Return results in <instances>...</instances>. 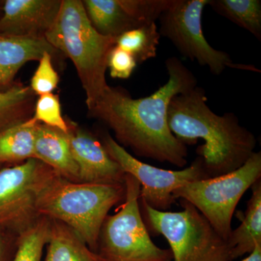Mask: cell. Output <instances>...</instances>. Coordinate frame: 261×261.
Listing matches in <instances>:
<instances>
[{
	"mask_svg": "<svg viewBox=\"0 0 261 261\" xmlns=\"http://www.w3.org/2000/svg\"><path fill=\"white\" fill-rule=\"evenodd\" d=\"M107 65L112 78L127 80L137 68V63L132 55L115 45L108 56Z\"/></svg>",
	"mask_w": 261,
	"mask_h": 261,
	"instance_id": "obj_25",
	"label": "cell"
},
{
	"mask_svg": "<svg viewBox=\"0 0 261 261\" xmlns=\"http://www.w3.org/2000/svg\"><path fill=\"white\" fill-rule=\"evenodd\" d=\"M207 101L205 89L198 86L174 96L168 106V124L171 133L185 145L204 141L196 152L207 178L243 166L255 152L256 139L240 125L234 113L219 116L211 111Z\"/></svg>",
	"mask_w": 261,
	"mask_h": 261,
	"instance_id": "obj_2",
	"label": "cell"
},
{
	"mask_svg": "<svg viewBox=\"0 0 261 261\" xmlns=\"http://www.w3.org/2000/svg\"><path fill=\"white\" fill-rule=\"evenodd\" d=\"M161 37L153 22L123 33L116 38V46L132 55L138 64L155 58Z\"/></svg>",
	"mask_w": 261,
	"mask_h": 261,
	"instance_id": "obj_20",
	"label": "cell"
},
{
	"mask_svg": "<svg viewBox=\"0 0 261 261\" xmlns=\"http://www.w3.org/2000/svg\"><path fill=\"white\" fill-rule=\"evenodd\" d=\"M18 238L0 235V261H13Z\"/></svg>",
	"mask_w": 261,
	"mask_h": 261,
	"instance_id": "obj_26",
	"label": "cell"
},
{
	"mask_svg": "<svg viewBox=\"0 0 261 261\" xmlns=\"http://www.w3.org/2000/svg\"><path fill=\"white\" fill-rule=\"evenodd\" d=\"M124 197V183H76L57 175L39 195L37 211L40 216L69 226L97 252L103 222Z\"/></svg>",
	"mask_w": 261,
	"mask_h": 261,
	"instance_id": "obj_4",
	"label": "cell"
},
{
	"mask_svg": "<svg viewBox=\"0 0 261 261\" xmlns=\"http://www.w3.org/2000/svg\"><path fill=\"white\" fill-rule=\"evenodd\" d=\"M261 179V152H255L241 167L214 178L190 182L173 192L176 200L195 206L217 232L227 240L237 206L252 185Z\"/></svg>",
	"mask_w": 261,
	"mask_h": 261,
	"instance_id": "obj_7",
	"label": "cell"
},
{
	"mask_svg": "<svg viewBox=\"0 0 261 261\" xmlns=\"http://www.w3.org/2000/svg\"><path fill=\"white\" fill-rule=\"evenodd\" d=\"M165 64L168 82L154 93L133 99L125 89L109 86L89 111L113 130L120 145L136 155L182 168L187 164L188 149L168 127V106L174 96L197 87V80L176 57Z\"/></svg>",
	"mask_w": 261,
	"mask_h": 261,
	"instance_id": "obj_1",
	"label": "cell"
},
{
	"mask_svg": "<svg viewBox=\"0 0 261 261\" xmlns=\"http://www.w3.org/2000/svg\"><path fill=\"white\" fill-rule=\"evenodd\" d=\"M181 200L178 212L154 210L140 200L148 231L167 240L172 261H232L231 249L195 206Z\"/></svg>",
	"mask_w": 261,
	"mask_h": 261,
	"instance_id": "obj_5",
	"label": "cell"
},
{
	"mask_svg": "<svg viewBox=\"0 0 261 261\" xmlns=\"http://www.w3.org/2000/svg\"><path fill=\"white\" fill-rule=\"evenodd\" d=\"M252 195L245 213L239 212L241 224L232 229L227 241L231 249V259L238 258L253 251L261 244V179L251 187Z\"/></svg>",
	"mask_w": 261,
	"mask_h": 261,
	"instance_id": "obj_16",
	"label": "cell"
},
{
	"mask_svg": "<svg viewBox=\"0 0 261 261\" xmlns=\"http://www.w3.org/2000/svg\"><path fill=\"white\" fill-rule=\"evenodd\" d=\"M37 123L31 118L0 129V166L35 159L34 142Z\"/></svg>",
	"mask_w": 261,
	"mask_h": 261,
	"instance_id": "obj_18",
	"label": "cell"
},
{
	"mask_svg": "<svg viewBox=\"0 0 261 261\" xmlns=\"http://www.w3.org/2000/svg\"><path fill=\"white\" fill-rule=\"evenodd\" d=\"M208 3L209 0H172L159 19L161 36L169 39L185 58L207 66L212 74L221 75L226 68L260 73L254 65L233 63L228 53L215 49L207 42L202 17Z\"/></svg>",
	"mask_w": 261,
	"mask_h": 261,
	"instance_id": "obj_9",
	"label": "cell"
},
{
	"mask_svg": "<svg viewBox=\"0 0 261 261\" xmlns=\"http://www.w3.org/2000/svg\"><path fill=\"white\" fill-rule=\"evenodd\" d=\"M124 187L121 205L100 228L97 253L106 261H172L171 250L154 243L142 219L140 183L126 173Z\"/></svg>",
	"mask_w": 261,
	"mask_h": 261,
	"instance_id": "obj_6",
	"label": "cell"
},
{
	"mask_svg": "<svg viewBox=\"0 0 261 261\" xmlns=\"http://www.w3.org/2000/svg\"><path fill=\"white\" fill-rule=\"evenodd\" d=\"M57 175L36 159L0 169V235L18 238L37 222L38 199Z\"/></svg>",
	"mask_w": 261,
	"mask_h": 261,
	"instance_id": "obj_8",
	"label": "cell"
},
{
	"mask_svg": "<svg viewBox=\"0 0 261 261\" xmlns=\"http://www.w3.org/2000/svg\"><path fill=\"white\" fill-rule=\"evenodd\" d=\"M51 220L41 216L32 227L17 240L13 261H42L43 251L50 233Z\"/></svg>",
	"mask_w": 261,
	"mask_h": 261,
	"instance_id": "obj_22",
	"label": "cell"
},
{
	"mask_svg": "<svg viewBox=\"0 0 261 261\" xmlns=\"http://www.w3.org/2000/svg\"><path fill=\"white\" fill-rule=\"evenodd\" d=\"M44 37L73 62L90 109L109 87L106 78L108 58L116 38L102 35L94 28L80 0H62L56 21Z\"/></svg>",
	"mask_w": 261,
	"mask_h": 261,
	"instance_id": "obj_3",
	"label": "cell"
},
{
	"mask_svg": "<svg viewBox=\"0 0 261 261\" xmlns=\"http://www.w3.org/2000/svg\"><path fill=\"white\" fill-rule=\"evenodd\" d=\"M62 0H6L0 34L44 37L61 9Z\"/></svg>",
	"mask_w": 261,
	"mask_h": 261,
	"instance_id": "obj_13",
	"label": "cell"
},
{
	"mask_svg": "<svg viewBox=\"0 0 261 261\" xmlns=\"http://www.w3.org/2000/svg\"><path fill=\"white\" fill-rule=\"evenodd\" d=\"M34 155L61 177L81 183L80 171L72 155L68 132L37 123Z\"/></svg>",
	"mask_w": 261,
	"mask_h": 261,
	"instance_id": "obj_15",
	"label": "cell"
},
{
	"mask_svg": "<svg viewBox=\"0 0 261 261\" xmlns=\"http://www.w3.org/2000/svg\"><path fill=\"white\" fill-rule=\"evenodd\" d=\"M53 56L45 53L39 61V66L31 80L30 88L35 95L50 94L58 87L60 78L51 63Z\"/></svg>",
	"mask_w": 261,
	"mask_h": 261,
	"instance_id": "obj_24",
	"label": "cell"
},
{
	"mask_svg": "<svg viewBox=\"0 0 261 261\" xmlns=\"http://www.w3.org/2000/svg\"><path fill=\"white\" fill-rule=\"evenodd\" d=\"M91 23L99 34L116 38L127 31L153 23L172 0H85Z\"/></svg>",
	"mask_w": 261,
	"mask_h": 261,
	"instance_id": "obj_11",
	"label": "cell"
},
{
	"mask_svg": "<svg viewBox=\"0 0 261 261\" xmlns=\"http://www.w3.org/2000/svg\"><path fill=\"white\" fill-rule=\"evenodd\" d=\"M243 261H261V244H257L253 251Z\"/></svg>",
	"mask_w": 261,
	"mask_h": 261,
	"instance_id": "obj_27",
	"label": "cell"
},
{
	"mask_svg": "<svg viewBox=\"0 0 261 261\" xmlns=\"http://www.w3.org/2000/svg\"><path fill=\"white\" fill-rule=\"evenodd\" d=\"M31 120L51 128L68 132V122L62 116L59 96L53 93L39 96Z\"/></svg>",
	"mask_w": 261,
	"mask_h": 261,
	"instance_id": "obj_23",
	"label": "cell"
},
{
	"mask_svg": "<svg viewBox=\"0 0 261 261\" xmlns=\"http://www.w3.org/2000/svg\"><path fill=\"white\" fill-rule=\"evenodd\" d=\"M102 143L124 173L140 183V200L154 210L168 211L176 200L173 195L175 190L190 182L207 178L200 157L196 158L188 167L173 171L157 168L136 159L109 133L103 135Z\"/></svg>",
	"mask_w": 261,
	"mask_h": 261,
	"instance_id": "obj_10",
	"label": "cell"
},
{
	"mask_svg": "<svg viewBox=\"0 0 261 261\" xmlns=\"http://www.w3.org/2000/svg\"><path fill=\"white\" fill-rule=\"evenodd\" d=\"M45 53L59 51L44 37L0 34V86L10 87L25 63L39 61Z\"/></svg>",
	"mask_w": 261,
	"mask_h": 261,
	"instance_id": "obj_14",
	"label": "cell"
},
{
	"mask_svg": "<svg viewBox=\"0 0 261 261\" xmlns=\"http://www.w3.org/2000/svg\"><path fill=\"white\" fill-rule=\"evenodd\" d=\"M70 150L81 183L123 184L126 173L109 155L102 142L73 122H68Z\"/></svg>",
	"mask_w": 261,
	"mask_h": 261,
	"instance_id": "obj_12",
	"label": "cell"
},
{
	"mask_svg": "<svg viewBox=\"0 0 261 261\" xmlns=\"http://www.w3.org/2000/svg\"><path fill=\"white\" fill-rule=\"evenodd\" d=\"M51 220L50 233L44 261H106L92 251L69 226Z\"/></svg>",
	"mask_w": 261,
	"mask_h": 261,
	"instance_id": "obj_17",
	"label": "cell"
},
{
	"mask_svg": "<svg viewBox=\"0 0 261 261\" xmlns=\"http://www.w3.org/2000/svg\"><path fill=\"white\" fill-rule=\"evenodd\" d=\"M34 96L30 87L20 84L0 92V129L29 120Z\"/></svg>",
	"mask_w": 261,
	"mask_h": 261,
	"instance_id": "obj_21",
	"label": "cell"
},
{
	"mask_svg": "<svg viewBox=\"0 0 261 261\" xmlns=\"http://www.w3.org/2000/svg\"><path fill=\"white\" fill-rule=\"evenodd\" d=\"M208 5L218 14L261 40L260 0H209Z\"/></svg>",
	"mask_w": 261,
	"mask_h": 261,
	"instance_id": "obj_19",
	"label": "cell"
}]
</instances>
